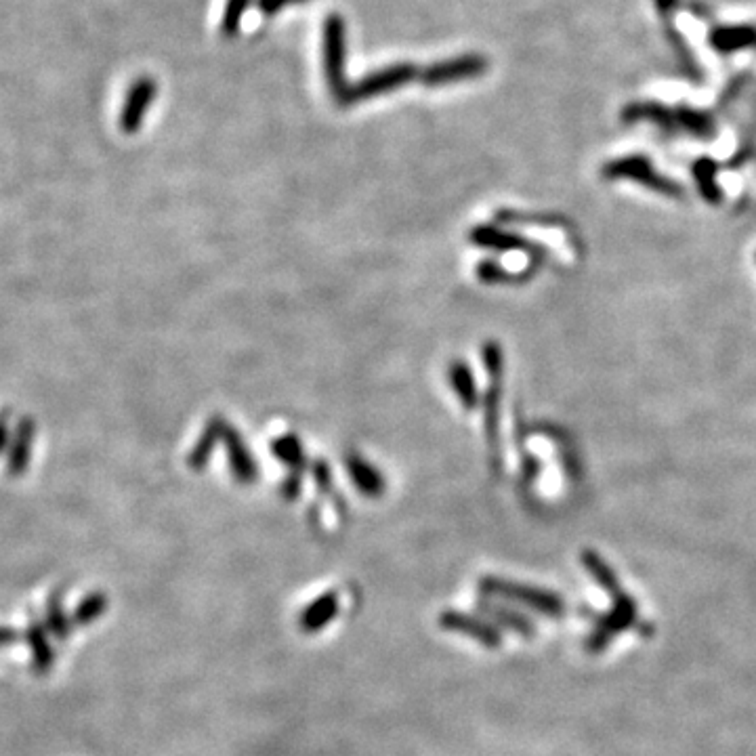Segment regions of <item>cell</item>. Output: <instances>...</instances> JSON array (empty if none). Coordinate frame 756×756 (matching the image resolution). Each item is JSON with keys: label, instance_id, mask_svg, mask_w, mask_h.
I'll return each mask as SVG.
<instances>
[{"label": "cell", "instance_id": "obj_1", "mask_svg": "<svg viewBox=\"0 0 756 756\" xmlns=\"http://www.w3.org/2000/svg\"><path fill=\"white\" fill-rule=\"evenodd\" d=\"M479 588L483 595L488 597H500L504 601H513L519 605H525L551 618H561L565 614V601L551 591L544 588H536L530 584H519L513 580H502L488 576L479 582Z\"/></svg>", "mask_w": 756, "mask_h": 756}, {"label": "cell", "instance_id": "obj_2", "mask_svg": "<svg viewBox=\"0 0 756 756\" xmlns=\"http://www.w3.org/2000/svg\"><path fill=\"white\" fill-rule=\"evenodd\" d=\"M637 620H639V607L633 597L626 593L612 597V609L597 618L591 635L586 637V643H584L586 651L599 654V651H603L618 635L637 626L639 624Z\"/></svg>", "mask_w": 756, "mask_h": 756}, {"label": "cell", "instance_id": "obj_3", "mask_svg": "<svg viewBox=\"0 0 756 756\" xmlns=\"http://www.w3.org/2000/svg\"><path fill=\"white\" fill-rule=\"evenodd\" d=\"M345 21L341 15H328L324 24V72L330 93L334 99H341L349 84L345 80Z\"/></svg>", "mask_w": 756, "mask_h": 756}, {"label": "cell", "instance_id": "obj_4", "mask_svg": "<svg viewBox=\"0 0 756 756\" xmlns=\"http://www.w3.org/2000/svg\"><path fill=\"white\" fill-rule=\"evenodd\" d=\"M416 76H418V70L416 66H412V63H393V66L389 68H381L364 76L362 80H357L355 84H349V89L339 99V103L351 105V103H360L376 95L391 93L399 87H404V84H408Z\"/></svg>", "mask_w": 756, "mask_h": 756}, {"label": "cell", "instance_id": "obj_5", "mask_svg": "<svg viewBox=\"0 0 756 756\" xmlns=\"http://www.w3.org/2000/svg\"><path fill=\"white\" fill-rule=\"evenodd\" d=\"M488 70V59L477 53H467L450 57L439 63H433L427 70L420 72V80L425 87H446L450 82L477 78Z\"/></svg>", "mask_w": 756, "mask_h": 756}, {"label": "cell", "instance_id": "obj_6", "mask_svg": "<svg viewBox=\"0 0 756 756\" xmlns=\"http://www.w3.org/2000/svg\"><path fill=\"white\" fill-rule=\"evenodd\" d=\"M603 175L609 177V179H633V181H639V183H643L651 189H656V192L666 194V196L681 194V189L677 187V183H672L666 177H662L660 173H656L654 166H651L649 160L643 158V156H628V158H620L612 164H607Z\"/></svg>", "mask_w": 756, "mask_h": 756}, {"label": "cell", "instance_id": "obj_7", "mask_svg": "<svg viewBox=\"0 0 756 756\" xmlns=\"http://www.w3.org/2000/svg\"><path fill=\"white\" fill-rule=\"evenodd\" d=\"M439 626L444 630H450V633L465 635L473 641H477L483 647L496 649L502 645V635L500 630L483 618L465 614V612H456V609H448L439 616Z\"/></svg>", "mask_w": 756, "mask_h": 756}, {"label": "cell", "instance_id": "obj_8", "mask_svg": "<svg viewBox=\"0 0 756 756\" xmlns=\"http://www.w3.org/2000/svg\"><path fill=\"white\" fill-rule=\"evenodd\" d=\"M156 97V80L150 76H141L133 82V87L126 95L122 116H120V126L122 131L133 133L141 126L145 110L150 108V103Z\"/></svg>", "mask_w": 756, "mask_h": 756}, {"label": "cell", "instance_id": "obj_9", "mask_svg": "<svg viewBox=\"0 0 756 756\" xmlns=\"http://www.w3.org/2000/svg\"><path fill=\"white\" fill-rule=\"evenodd\" d=\"M34 437H36L34 418L21 416L15 425V433L11 437L9 456H7V471L11 477H21L28 471Z\"/></svg>", "mask_w": 756, "mask_h": 756}, {"label": "cell", "instance_id": "obj_10", "mask_svg": "<svg viewBox=\"0 0 756 756\" xmlns=\"http://www.w3.org/2000/svg\"><path fill=\"white\" fill-rule=\"evenodd\" d=\"M339 593H324L322 597L313 599L299 616V628L303 633H320L336 616H339Z\"/></svg>", "mask_w": 756, "mask_h": 756}, {"label": "cell", "instance_id": "obj_11", "mask_svg": "<svg viewBox=\"0 0 756 756\" xmlns=\"http://www.w3.org/2000/svg\"><path fill=\"white\" fill-rule=\"evenodd\" d=\"M477 609L479 612L488 618V622L492 624H498V626H504L513 630V633L530 639L536 635V628L534 624L530 622L528 616H523L521 612H515L513 607H507V605H500V603H494V601H486L481 599L477 603Z\"/></svg>", "mask_w": 756, "mask_h": 756}, {"label": "cell", "instance_id": "obj_12", "mask_svg": "<svg viewBox=\"0 0 756 756\" xmlns=\"http://www.w3.org/2000/svg\"><path fill=\"white\" fill-rule=\"evenodd\" d=\"M24 637L32 651V666L36 668V672H40V675H47L55 664V649L47 635V624L32 620L30 626L26 628Z\"/></svg>", "mask_w": 756, "mask_h": 756}, {"label": "cell", "instance_id": "obj_13", "mask_svg": "<svg viewBox=\"0 0 756 756\" xmlns=\"http://www.w3.org/2000/svg\"><path fill=\"white\" fill-rule=\"evenodd\" d=\"M582 565L586 567V572L593 576V580L603 588V591L609 595V597H616L622 591V586L618 582V576L614 574L612 567H609L595 551H582Z\"/></svg>", "mask_w": 756, "mask_h": 756}, {"label": "cell", "instance_id": "obj_14", "mask_svg": "<svg viewBox=\"0 0 756 756\" xmlns=\"http://www.w3.org/2000/svg\"><path fill=\"white\" fill-rule=\"evenodd\" d=\"M45 624L47 628L53 633V637L57 641H66L70 635H72V624L66 609H63V603H61V595L55 593L49 597L47 601V612H45Z\"/></svg>", "mask_w": 756, "mask_h": 756}, {"label": "cell", "instance_id": "obj_15", "mask_svg": "<svg viewBox=\"0 0 756 756\" xmlns=\"http://www.w3.org/2000/svg\"><path fill=\"white\" fill-rule=\"evenodd\" d=\"M108 612V595L105 593H91L84 597L78 607L74 609L72 622L76 626H91L97 618Z\"/></svg>", "mask_w": 756, "mask_h": 756}, {"label": "cell", "instance_id": "obj_16", "mask_svg": "<svg viewBox=\"0 0 756 756\" xmlns=\"http://www.w3.org/2000/svg\"><path fill=\"white\" fill-rule=\"evenodd\" d=\"M714 173H717V168H714V164L708 162V160L698 162L696 168H693V175H696L702 196L710 204H719L723 196H721V189L717 187V181H714Z\"/></svg>", "mask_w": 756, "mask_h": 756}, {"label": "cell", "instance_id": "obj_17", "mask_svg": "<svg viewBox=\"0 0 756 756\" xmlns=\"http://www.w3.org/2000/svg\"><path fill=\"white\" fill-rule=\"evenodd\" d=\"M754 38L752 30L746 28H725L717 30L712 36V45L719 51H733V49H742L748 42Z\"/></svg>", "mask_w": 756, "mask_h": 756}, {"label": "cell", "instance_id": "obj_18", "mask_svg": "<svg viewBox=\"0 0 756 756\" xmlns=\"http://www.w3.org/2000/svg\"><path fill=\"white\" fill-rule=\"evenodd\" d=\"M250 0H227L223 21H221V30L225 36H236L242 24V15L248 9Z\"/></svg>", "mask_w": 756, "mask_h": 756}, {"label": "cell", "instance_id": "obj_19", "mask_svg": "<svg viewBox=\"0 0 756 756\" xmlns=\"http://www.w3.org/2000/svg\"><path fill=\"white\" fill-rule=\"evenodd\" d=\"M297 3H307V0H257L259 9L265 15H273V13H278L280 9H284L288 5H297Z\"/></svg>", "mask_w": 756, "mask_h": 756}, {"label": "cell", "instance_id": "obj_20", "mask_svg": "<svg viewBox=\"0 0 756 756\" xmlns=\"http://www.w3.org/2000/svg\"><path fill=\"white\" fill-rule=\"evenodd\" d=\"M9 420H11V412H9V410H3V412H0V454H3V450L11 444Z\"/></svg>", "mask_w": 756, "mask_h": 756}, {"label": "cell", "instance_id": "obj_21", "mask_svg": "<svg viewBox=\"0 0 756 756\" xmlns=\"http://www.w3.org/2000/svg\"><path fill=\"white\" fill-rule=\"evenodd\" d=\"M15 641H19V633H17V630L11 628V626H0V647L13 645Z\"/></svg>", "mask_w": 756, "mask_h": 756}]
</instances>
